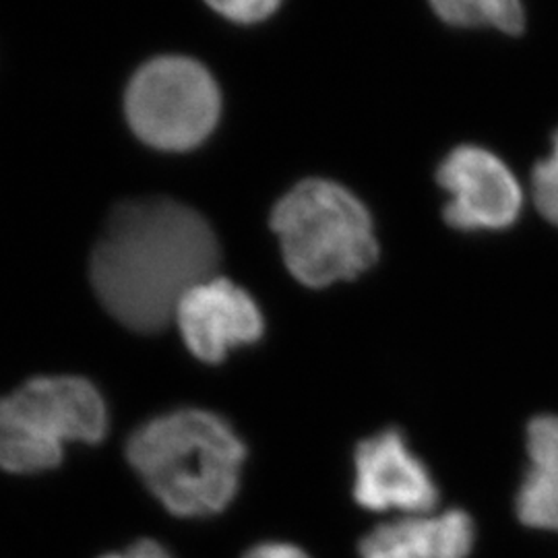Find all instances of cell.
I'll return each instance as SVG.
<instances>
[{
	"label": "cell",
	"mask_w": 558,
	"mask_h": 558,
	"mask_svg": "<svg viewBox=\"0 0 558 558\" xmlns=\"http://www.w3.org/2000/svg\"><path fill=\"white\" fill-rule=\"evenodd\" d=\"M220 244L209 221L179 201L119 205L92 253L89 276L101 306L131 331L156 333L182 296L214 278Z\"/></svg>",
	"instance_id": "cell-1"
},
{
	"label": "cell",
	"mask_w": 558,
	"mask_h": 558,
	"mask_svg": "<svg viewBox=\"0 0 558 558\" xmlns=\"http://www.w3.org/2000/svg\"><path fill=\"white\" fill-rule=\"evenodd\" d=\"M124 456L168 513L203 519L220 515L236 499L246 445L220 414L177 408L140 424Z\"/></svg>",
	"instance_id": "cell-2"
},
{
	"label": "cell",
	"mask_w": 558,
	"mask_h": 558,
	"mask_svg": "<svg viewBox=\"0 0 558 558\" xmlns=\"http://www.w3.org/2000/svg\"><path fill=\"white\" fill-rule=\"evenodd\" d=\"M271 228L288 271L308 288L360 278L379 257L368 209L338 182L296 184L276 205Z\"/></svg>",
	"instance_id": "cell-3"
},
{
	"label": "cell",
	"mask_w": 558,
	"mask_h": 558,
	"mask_svg": "<svg viewBox=\"0 0 558 558\" xmlns=\"http://www.w3.org/2000/svg\"><path fill=\"white\" fill-rule=\"evenodd\" d=\"M110 428L100 389L77 375H40L0 398V470L36 476L57 470L71 442L98 445Z\"/></svg>",
	"instance_id": "cell-4"
},
{
	"label": "cell",
	"mask_w": 558,
	"mask_h": 558,
	"mask_svg": "<svg viewBox=\"0 0 558 558\" xmlns=\"http://www.w3.org/2000/svg\"><path fill=\"white\" fill-rule=\"evenodd\" d=\"M124 114L145 145L189 151L207 140L220 120V87L197 60L158 57L129 81Z\"/></svg>",
	"instance_id": "cell-5"
},
{
	"label": "cell",
	"mask_w": 558,
	"mask_h": 558,
	"mask_svg": "<svg viewBox=\"0 0 558 558\" xmlns=\"http://www.w3.org/2000/svg\"><path fill=\"white\" fill-rule=\"evenodd\" d=\"M354 500L375 513H426L439 500L437 480L398 428H385L354 451Z\"/></svg>",
	"instance_id": "cell-6"
},
{
	"label": "cell",
	"mask_w": 558,
	"mask_h": 558,
	"mask_svg": "<svg viewBox=\"0 0 558 558\" xmlns=\"http://www.w3.org/2000/svg\"><path fill=\"white\" fill-rule=\"evenodd\" d=\"M449 193L445 220L463 232L505 230L518 221L523 193L515 174L493 151L476 145L453 149L437 172Z\"/></svg>",
	"instance_id": "cell-7"
},
{
	"label": "cell",
	"mask_w": 558,
	"mask_h": 558,
	"mask_svg": "<svg viewBox=\"0 0 558 558\" xmlns=\"http://www.w3.org/2000/svg\"><path fill=\"white\" fill-rule=\"evenodd\" d=\"M174 319L186 350L205 364H220L240 348L255 345L265 333L257 300L234 281L216 276L182 296Z\"/></svg>",
	"instance_id": "cell-8"
},
{
	"label": "cell",
	"mask_w": 558,
	"mask_h": 558,
	"mask_svg": "<svg viewBox=\"0 0 558 558\" xmlns=\"http://www.w3.org/2000/svg\"><path fill=\"white\" fill-rule=\"evenodd\" d=\"M476 546L474 518L461 509L416 513L380 523L360 539V558H470Z\"/></svg>",
	"instance_id": "cell-9"
},
{
	"label": "cell",
	"mask_w": 558,
	"mask_h": 558,
	"mask_svg": "<svg viewBox=\"0 0 558 558\" xmlns=\"http://www.w3.org/2000/svg\"><path fill=\"white\" fill-rule=\"evenodd\" d=\"M513 513L521 527L558 538L557 412H538L523 426V465Z\"/></svg>",
	"instance_id": "cell-10"
},
{
	"label": "cell",
	"mask_w": 558,
	"mask_h": 558,
	"mask_svg": "<svg viewBox=\"0 0 558 558\" xmlns=\"http://www.w3.org/2000/svg\"><path fill=\"white\" fill-rule=\"evenodd\" d=\"M440 20L453 27H493L519 36L525 27L521 0H428Z\"/></svg>",
	"instance_id": "cell-11"
},
{
	"label": "cell",
	"mask_w": 558,
	"mask_h": 558,
	"mask_svg": "<svg viewBox=\"0 0 558 558\" xmlns=\"http://www.w3.org/2000/svg\"><path fill=\"white\" fill-rule=\"evenodd\" d=\"M532 191L539 214L558 226V131L553 137V149L548 158L538 161L534 168Z\"/></svg>",
	"instance_id": "cell-12"
},
{
	"label": "cell",
	"mask_w": 558,
	"mask_h": 558,
	"mask_svg": "<svg viewBox=\"0 0 558 558\" xmlns=\"http://www.w3.org/2000/svg\"><path fill=\"white\" fill-rule=\"evenodd\" d=\"M221 17L251 25L269 20L281 4V0H205Z\"/></svg>",
	"instance_id": "cell-13"
},
{
	"label": "cell",
	"mask_w": 558,
	"mask_h": 558,
	"mask_svg": "<svg viewBox=\"0 0 558 558\" xmlns=\"http://www.w3.org/2000/svg\"><path fill=\"white\" fill-rule=\"evenodd\" d=\"M242 558H311V555L290 542H263Z\"/></svg>",
	"instance_id": "cell-14"
},
{
	"label": "cell",
	"mask_w": 558,
	"mask_h": 558,
	"mask_svg": "<svg viewBox=\"0 0 558 558\" xmlns=\"http://www.w3.org/2000/svg\"><path fill=\"white\" fill-rule=\"evenodd\" d=\"M100 558H174V555L156 539H137L122 553H108Z\"/></svg>",
	"instance_id": "cell-15"
}]
</instances>
